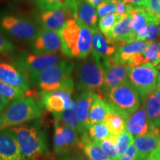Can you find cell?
Segmentation results:
<instances>
[{
	"label": "cell",
	"instance_id": "obj_1",
	"mask_svg": "<svg viewBox=\"0 0 160 160\" xmlns=\"http://www.w3.org/2000/svg\"><path fill=\"white\" fill-rule=\"evenodd\" d=\"M93 32V30L74 18L70 19L58 32L63 54L78 59L88 57L92 51Z\"/></svg>",
	"mask_w": 160,
	"mask_h": 160
},
{
	"label": "cell",
	"instance_id": "obj_2",
	"mask_svg": "<svg viewBox=\"0 0 160 160\" xmlns=\"http://www.w3.org/2000/svg\"><path fill=\"white\" fill-rule=\"evenodd\" d=\"M9 128L14 133L25 160H41L48 154L47 137L38 122Z\"/></svg>",
	"mask_w": 160,
	"mask_h": 160
},
{
	"label": "cell",
	"instance_id": "obj_3",
	"mask_svg": "<svg viewBox=\"0 0 160 160\" xmlns=\"http://www.w3.org/2000/svg\"><path fill=\"white\" fill-rule=\"evenodd\" d=\"M75 65L71 62L62 60L59 64L40 73L32 83L38 85L41 92H49L57 90L74 91V82L72 72Z\"/></svg>",
	"mask_w": 160,
	"mask_h": 160
},
{
	"label": "cell",
	"instance_id": "obj_4",
	"mask_svg": "<svg viewBox=\"0 0 160 160\" xmlns=\"http://www.w3.org/2000/svg\"><path fill=\"white\" fill-rule=\"evenodd\" d=\"M5 128L16 127L41 117V105L32 97H26L13 101L1 113Z\"/></svg>",
	"mask_w": 160,
	"mask_h": 160
},
{
	"label": "cell",
	"instance_id": "obj_5",
	"mask_svg": "<svg viewBox=\"0 0 160 160\" xmlns=\"http://www.w3.org/2000/svg\"><path fill=\"white\" fill-rule=\"evenodd\" d=\"M105 97L107 102L127 119L141 105L139 93L129 81L112 88Z\"/></svg>",
	"mask_w": 160,
	"mask_h": 160
},
{
	"label": "cell",
	"instance_id": "obj_6",
	"mask_svg": "<svg viewBox=\"0 0 160 160\" xmlns=\"http://www.w3.org/2000/svg\"><path fill=\"white\" fill-rule=\"evenodd\" d=\"M76 79L79 91L91 90L102 94L101 89L104 83V67L92 55L77 65Z\"/></svg>",
	"mask_w": 160,
	"mask_h": 160
},
{
	"label": "cell",
	"instance_id": "obj_7",
	"mask_svg": "<svg viewBox=\"0 0 160 160\" xmlns=\"http://www.w3.org/2000/svg\"><path fill=\"white\" fill-rule=\"evenodd\" d=\"M40 29L27 18L11 14L0 15V31L19 40H32Z\"/></svg>",
	"mask_w": 160,
	"mask_h": 160
},
{
	"label": "cell",
	"instance_id": "obj_8",
	"mask_svg": "<svg viewBox=\"0 0 160 160\" xmlns=\"http://www.w3.org/2000/svg\"><path fill=\"white\" fill-rule=\"evenodd\" d=\"M159 73L157 68L151 63L130 68L128 81L138 91L142 100L154 91L158 83Z\"/></svg>",
	"mask_w": 160,
	"mask_h": 160
},
{
	"label": "cell",
	"instance_id": "obj_9",
	"mask_svg": "<svg viewBox=\"0 0 160 160\" xmlns=\"http://www.w3.org/2000/svg\"><path fill=\"white\" fill-rule=\"evenodd\" d=\"M62 61L59 55L57 53L49 54H34L28 53L22 56L17 61V65L25 70L33 82L40 73L53 67Z\"/></svg>",
	"mask_w": 160,
	"mask_h": 160
},
{
	"label": "cell",
	"instance_id": "obj_10",
	"mask_svg": "<svg viewBox=\"0 0 160 160\" xmlns=\"http://www.w3.org/2000/svg\"><path fill=\"white\" fill-rule=\"evenodd\" d=\"M55 120L53 151L58 156H65L79 148V133L71 128Z\"/></svg>",
	"mask_w": 160,
	"mask_h": 160
},
{
	"label": "cell",
	"instance_id": "obj_11",
	"mask_svg": "<svg viewBox=\"0 0 160 160\" xmlns=\"http://www.w3.org/2000/svg\"><path fill=\"white\" fill-rule=\"evenodd\" d=\"M0 81L19 88L31 97V79L25 70L16 63L11 64L0 62Z\"/></svg>",
	"mask_w": 160,
	"mask_h": 160
},
{
	"label": "cell",
	"instance_id": "obj_12",
	"mask_svg": "<svg viewBox=\"0 0 160 160\" xmlns=\"http://www.w3.org/2000/svg\"><path fill=\"white\" fill-rule=\"evenodd\" d=\"M31 51L34 54L56 53L62 48V42L57 31L40 29L37 35L31 40Z\"/></svg>",
	"mask_w": 160,
	"mask_h": 160
},
{
	"label": "cell",
	"instance_id": "obj_13",
	"mask_svg": "<svg viewBox=\"0 0 160 160\" xmlns=\"http://www.w3.org/2000/svg\"><path fill=\"white\" fill-rule=\"evenodd\" d=\"M72 94L73 92L63 89L40 92L42 104L47 111L53 114L62 113L71 107L73 101Z\"/></svg>",
	"mask_w": 160,
	"mask_h": 160
},
{
	"label": "cell",
	"instance_id": "obj_14",
	"mask_svg": "<svg viewBox=\"0 0 160 160\" xmlns=\"http://www.w3.org/2000/svg\"><path fill=\"white\" fill-rule=\"evenodd\" d=\"M104 67V83L102 91L105 95L112 88L128 81L130 68L111 62L107 60L102 63Z\"/></svg>",
	"mask_w": 160,
	"mask_h": 160
},
{
	"label": "cell",
	"instance_id": "obj_15",
	"mask_svg": "<svg viewBox=\"0 0 160 160\" xmlns=\"http://www.w3.org/2000/svg\"><path fill=\"white\" fill-rule=\"evenodd\" d=\"M107 38L117 46V48L137 40L132 18L128 13L122 16L121 19L115 24Z\"/></svg>",
	"mask_w": 160,
	"mask_h": 160
},
{
	"label": "cell",
	"instance_id": "obj_16",
	"mask_svg": "<svg viewBox=\"0 0 160 160\" xmlns=\"http://www.w3.org/2000/svg\"><path fill=\"white\" fill-rule=\"evenodd\" d=\"M73 18V11L67 8L45 11L39 16V23L43 28L59 32Z\"/></svg>",
	"mask_w": 160,
	"mask_h": 160
},
{
	"label": "cell",
	"instance_id": "obj_17",
	"mask_svg": "<svg viewBox=\"0 0 160 160\" xmlns=\"http://www.w3.org/2000/svg\"><path fill=\"white\" fill-rule=\"evenodd\" d=\"M0 160H25L14 133L10 128L0 131Z\"/></svg>",
	"mask_w": 160,
	"mask_h": 160
},
{
	"label": "cell",
	"instance_id": "obj_18",
	"mask_svg": "<svg viewBox=\"0 0 160 160\" xmlns=\"http://www.w3.org/2000/svg\"><path fill=\"white\" fill-rule=\"evenodd\" d=\"M117 50V46L99 29L97 28L93 31L91 55L96 59L100 62L101 60H103V62H105L115 54Z\"/></svg>",
	"mask_w": 160,
	"mask_h": 160
},
{
	"label": "cell",
	"instance_id": "obj_19",
	"mask_svg": "<svg viewBox=\"0 0 160 160\" xmlns=\"http://www.w3.org/2000/svg\"><path fill=\"white\" fill-rule=\"evenodd\" d=\"M160 141V128H151L142 136L135 137L134 145L137 148L138 160H146L155 151Z\"/></svg>",
	"mask_w": 160,
	"mask_h": 160
},
{
	"label": "cell",
	"instance_id": "obj_20",
	"mask_svg": "<svg viewBox=\"0 0 160 160\" xmlns=\"http://www.w3.org/2000/svg\"><path fill=\"white\" fill-rule=\"evenodd\" d=\"M126 131L134 137L142 136L151 130L148 119L143 103L126 121Z\"/></svg>",
	"mask_w": 160,
	"mask_h": 160
},
{
	"label": "cell",
	"instance_id": "obj_21",
	"mask_svg": "<svg viewBox=\"0 0 160 160\" xmlns=\"http://www.w3.org/2000/svg\"><path fill=\"white\" fill-rule=\"evenodd\" d=\"M127 13L131 16L137 40H144L148 31V24L151 14L145 8L127 5Z\"/></svg>",
	"mask_w": 160,
	"mask_h": 160
},
{
	"label": "cell",
	"instance_id": "obj_22",
	"mask_svg": "<svg viewBox=\"0 0 160 160\" xmlns=\"http://www.w3.org/2000/svg\"><path fill=\"white\" fill-rule=\"evenodd\" d=\"M73 18L93 31L98 28L97 8L85 0H77L73 10Z\"/></svg>",
	"mask_w": 160,
	"mask_h": 160
},
{
	"label": "cell",
	"instance_id": "obj_23",
	"mask_svg": "<svg viewBox=\"0 0 160 160\" xmlns=\"http://www.w3.org/2000/svg\"><path fill=\"white\" fill-rule=\"evenodd\" d=\"M79 147L84 154L91 160H111L99 144L90 138L87 131L81 134Z\"/></svg>",
	"mask_w": 160,
	"mask_h": 160
},
{
	"label": "cell",
	"instance_id": "obj_24",
	"mask_svg": "<svg viewBox=\"0 0 160 160\" xmlns=\"http://www.w3.org/2000/svg\"><path fill=\"white\" fill-rule=\"evenodd\" d=\"M97 92H95L91 90L83 91L77 97V116L79 122L86 130L88 123L89 112L91 109V104Z\"/></svg>",
	"mask_w": 160,
	"mask_h": 160
},
{
	"label": "cell",
	"instance_id": "obj_25",
	"mask_svg": "<svg viewBox=\"0 0 160 160\" xmlns=\"http://www.w3.org/2000/svg\"><path fill=\"white\" fill-rule=\"evenodd\" d=\"M109 109V105L103 95L97 93L94 99L91 104V109L89 112L88 123L87 130L90 126L97 123L103 122L105 116Z\"/></svg>",
	"mask_w": 160,
	"mask_h": 160
},
{
	"label": "cell",
	"instance_id": "obj_26",
	"mask_svg": "<svg viewBox=\"0 0 160 160\" xmlns=\"http://www.w3.org/2000/svg\"><path fill=\"white\" fill-rule=\"evenodd\" d=\"M142 102L151 128H160V102L153 91L146 96Z\"/></svg>",
	"mask_w": 160,
	"mask_h": 160
},
{
	"label": "cell",
	"instance_id": "obj_27",
	"mask_svg": "<svg viewBox=\"0 0 160 160\" xmlns=\"http://www.w3.org/2000/svg\"><path fill=\"white\" fill-rule=\"evenodd\" d=\"M77 97L73 99V104L70 108L65 110L60 113H55L53 114L54 119L59 121L66 126L71 128L77 131L79 134H82L87 130L83 128V126L79 122L77 116Z\"/></svg>",
	"mask_w": 160,
	"mask_h": 160
},
{
	"label": "cell",
	"instance_id": "obj_28",
	"mask_svg": "<svg viewBox=\"0 0 160 160\" xmlns=\"http://www.w3.org/2000/svg\"><path fill=\"white\" fill-rule=\"evenodd\" d=\"M109 105V104H108ZM127 119L109 105V109L103 122L112 135L119 136L126 129Z\"/></svg>",
	"mask_w": 160,
	"mask_h": 160
},
{
	"label": "cell",
	"instance_id": "obj_29",
	"mask_svg": "<svg viewBox=\"0 0 160 160\" xmlns=\"http://www.w3.org/2000/svg\"><path fill=\"white\" fill-rule=\"evenodd\" d=\"M32 2L42 11L67 8L73 13L77 0H32Z\"/></svg>",
	"mask_w": 160,
	"mask_h": 160
},
{
	"label": "cell",
	"instance_id": "obj_30",
	"mask_svg": "<svg viewBox=\"0 0 160 160\" xmlns=\"http://www.w3.org/2000/svg\"><path fill=\"white\" fill-rule=\"evenodd\" d=\"M0 95L8 101H15L17 99L28 97V93L23 90L2 81H0Z\"/></svg>",
	"mask_w": 160,
	"mask_h": 160
},
{
	"label": "cell",
	"instance_id": "obj_31",
	"mask_svg": "<svg viewBox=\"0 0 160 160\" xmlns=\"http://www.w3.org/2000/svg\"><path fill=\"white\" fill-rule=\"evenodd\" d=\"M87 131L90 138L97 143L108 139L112 135L104 122L97 123L90 126Z\"/></svg>",
	"mask_w": 160,
	"mask_h": 160
},
{
	"label": "cell",
	"instance_id": "obj_32",
	"mask_svg": "<svg viewBox=\"0 0 160 160\" xmlns=\"http://www.w3.org/2000/svg\"><path fill=\"white\" fill-rule=\"evenodd\" d=\"M118 136L111 135V137L98 142L102 148V149L105 151V153L111 158V160H117L119 158L117 148Z\"/></svg>",
	"mask_w": 160,
	"mask_h": 160
},
{
	"label": "cell",
	"instance_id": "obj_33",
	"mask_svg": "<svg viewBox=\"0 0 160 160\" xmlns=\"http://www.w3.org/2000/svg\"><path fill=\"white\" fill-rule=\"evenodd\" d=\"M143 56L145 63H151L154 66L159 65L160 64V48L159 42H150Z\"/></svg>",
	"mask_w": 160,
	"mask_h": 160
},
{
	"label": "cell",
	"instance_id": "obj_34",
	"mask_svg": "<svg viewBox=\"0 0 160 160\" xmlns=\"http://www.w3.org/2000/svg\"><path fill=\"white\" fill-rule=\"evenodd\" d=\"M122 16H119L116 13H111L105 17L100 18L99 21V31L108 37L113 29V26L121 19Z\"/></svg>",
	"mask_w": 160,
	"mask_h": 160
},
{
	"label": "cell",
	"instance_id": "obj_35",
	"mask_svg": "<svg viewBox=\"0 0 160 160\" xmlns=\"http://www.w3.org/2000/svg\"><path fill=\"white\" fill-rule=\"evenodd\" d=\"M160 21L159 18L152 15L148 24V31L145 36V41L154 42L159 37Z\"/></svg>",
	"mask_w": 160,
	"mask_h": 160
},
{
	"label": "cell",
	"instance_id": "obj_36",
	"mask_svg": "<svg viewBox=\"0 0 160 160\" xmlns=\"http://www.w3.org/2000/svg\"><path fill=\"white\" fill-rule=\"evenodd\" d=\"M133 141H134L133 137L127 131H125L123 133L118 136L117 148L119 156L125 153L128 148L130 147V145L133 143Z\"/></svg>",
	"mask_w": 160,
	"mask_h": 160
},
{
	"label": "cell",
	"instance_id": "obj_37",
	"mask_svg": "<svg viewBox=\"0 0 160 160\" xmlns=\"http://www.w3.org/2000/svg\"><path fill=\"white\" fill-rule=\"evenodd\" d=\"M98 17L102 18L116 12L115 0H107L97 7Z\"/></svg>",
	"mask_w": 160,
	"mask_h": 160
},
{
	"label": "cell",
	"instance_id": "obj_38",
	"mask_svg": "<svg viewBox=\"0 0 160 160\" xmlns=\"http://www.w3.org/2000/svg\"><path fill=\"white\" fill-rule=\"evenodd\" d=\"M15 46L7 38L0 33V54L10 55L15 52Z\"/></svg>",
	"mask_w": 160,
	"mask_h": 160
},
{
	"label": "cell",
	"instance_id": "obj_39",
	"mask_svg": "<svg viewBox=\"0 0 160 160\" xmlns=\"http://www.w3.org/2000/svg\"><path fill=\"white\" fill-rule=\"evenodd\" d=\"M145 8L152 15L160 17V0H147Z\"/></svg>",
	"mask_w": 160,
	"mask_h": 160
},
{
	"label": "cell",
	"instance_id": "obj_40",
	"mask_svg": "<svg viewBox=\"0 0 160 160\" xmlns=\"http://www.w3.org/2000/svg\"><path fill=\"white\" fill-rule=\"evenodd\" d=\"M117 160H138L137 151L134 143L131 144L125 153L119 156Z\"/></svg>",
	"mask_w": 160,
	"mask_h": 160
},
{
	"label": "cell",
	"instance_id": "obj_41",
	"mask_svg": "<svg viewBox=\"0 0 160 160\" xmlns=\"http://www.w3.org/2000/svg\"><path fill=\"white\" fill-rule=\"evenodd\" d=\"M60 160H91L89 158H88L83 153L80 152L73 151L69 154L63 156V158H62Z\"/></svg>",
	"mask_w": 160,
	"mask_h": 160
},
{
	"label": "cell",
	"instance_id": "obj_42",
	"mask_svg": "<svg viewBox=\"0 0 160 160\" xmlns=\"http://www.w3.org/2000/svg\"><path fill=\"white\" fill-rule=\"evenodd\" d=\"M116 12L115 13L119 16H123L127 13V4L124 0H115Z\"/></svg>",
	"mask_w": 160,
	"mask_h": 160
},
{
	"label": "cell",
	"instance_id": "obj_43",
	"mask_svg": "<svg viewBox=\"0 0 160 160\" xmlns=\"http://www.w3.org/2000/svg\"><path fill=\"white\" fill-rule=\"evenodd\" d=\"M147 0H124L127 5L133 6V7L142 8H145V5Z\"/></svg>",
	"mask_w": 160,
	"mask_h": 160
},
{
	"label": "cell",
	"instance_id": "obj_44",
	"mask_svg": "<svg viewBox=\"0 0 160 160\" xmlns=\"http://www.w3.org/2000/svg\"><path fill=\"white\" fill-rule=\"evenodd\" d=\"M148 160H160V141L158 144L157 148L147 159Z\"/></svg>",
	"mask_w": 160,
	"mask_h": 160
},
{
	"label": "cell",
	"instance_id": "obj_45",
	"mask_svg": "<svg viewBox=\"0 0 160 160\" xmlns=\"http://www.w3.org/2000/svg\"><path fill=\"white\" fill-rule=\"evenodd\" d=\"M9 103H10V101L5 99V98L2 97L1 95H0V114L5 111L6 108L8 106Z\"/></svg>",
	"mask_w": 160,
	"mask_h": 160
},
{
	"label": "cell",
	"instance_id": "obj_46",
	"mask_svg": "<svg viewBox=\"0 0 160 160\" xmlns=\"http://www.w3.org/2000/svg\"><path fill=\"white\" fill-rule=\"evenodd\" d=\"M85 1L89 3L90 5L94 6V7H97L99 4L104 2L107 1V0H85Z\"/></svg>",
	"mask_w": 160,
	"mask_h": 160
},
{
	"label": "cell",
	"instance_id": "obj_47",
	"mask_svg": "<svg viewBox=\"0 0 160 160\" xmlns=\"http://www.w3.org/2000/svg\"><path fill=\"white\" fill-rule=\"evenodd\" d=\"M153 93H155L156 97H157V99H159V101L160 102V85H157V87H156L154 91H153Z\"/></svg>",
	"mask_w": 160,
	"mask_h": 160
},
{
	"label": "cell",
	"instance_id": "obj_48",
	"mask_svg": "<svg viewBox=\"0 0 160 160\" xmlns=\"http://www.w3.org/2000/svg\"><path fill=\"white\" fill-rule=\"evenodd\" d=\"M157 85H160V73H159V77H158V83Z\"/></svg>",
	"mask_w": 160,
	"mask_h": 160
},
{
	"label": "cell",
	"instance_id": "obj_49",
	"mask_svg": "<svg viewBox=\"0 0 160 160\" xmlns=\"http://www.w3.org/2000/svg\"><path fill=\"white\" fill-rule=\"evenodd\" d=\"M157 69H159L160 70V64H159V65L157 66Z\"/></svg>",
	"mask_w": 160,
	"mask_h": 160
},
{
	"label": "cell",
	"instance_id": "obj_50",
	"mask_svg": "<svg viewBox=\"0 0 160 160\" xmlns=\"http://www.w3.org/2000/svg\"><path fill=\"white\" fill-rule=\"evenodd\" d=\"M159 48H160V41H159Z\"/></svg>",
	"mask_w": 160,
	"mask_h": 160
},
{
	"label": "cell",
	"instance_id": "obj_51",
	"mask_svg": "<svg viewBox=\"0 0 160 160\" xmlns=\"http://www.w3.org/2000/svg\"><path fill=\"white\" fill-rule=\"evenodd\" d=\"M159 39H160V33H159Z\"/></svg>",
	"mask_w": 160,
	"mask_h": 160
},
{
	"label": "cell",
	"instance_id": "obj_52",
	"mask_svg": "<svg viewBox=\"0 0 160 160\" xmlns=\"http://www.w3.org/2000/svg\"><path fill=\"white\" fill-rule=\"evenodd\" d=\"M146 160H148V159H146Z\"/></svg>",
	"mask_w": 160,
	"mask_h": 160
}]
</instances>
